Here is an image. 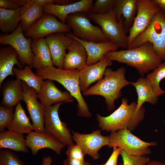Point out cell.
<instances>
[{"label":"cell","instance_id":"cell-22","mask_svg":"<svg viewBox=\"0 0 165 165\" xmlns=\"http://www.w3.org/2000/svg\"><path fill=\"white\" fill-rule=\"evenodd\" d=\"M31 49L34 56L33 67L37 70L54 66L48 46L45 37L32 39Z\"/></svg>","mask_w":165,"mask_h":165},{"label":"cell","instance_id":"cell-32","mask_svg":"<svg viewBox=\"0 0 165 165\" xmlns=\"http://www.w3.org/2000/svg\"><path fill=\"white\" fill-rule=\"evenodd\" d=\"M146 78L150 82L155 93L158 96L165 93V90L160 87V81L165 78V61L160 63L148 74Z\"/></svg>","mask_w":165,"mask_h":165},{"label":"cell","instance_id":"cell-44","mask_svg":"<svg viewBox=\"0 0 165 165\" xmlns=\"http://www.w3.org/2000/svg\"><path fill=\"white\" fill-rule=\"evenodd\" d=\"M145 165H165V163L157 160H150Z\"/></svg>","mask_w":165,"mask_h":165},{"label":"cell","instance_id":"cell-7","mask_svg":"<svg viewBox=\"0 0 165 165\" xmlns=\"http://www.w3.org/2000/svg\"><path fill=\"white\" fill-rule=\"evenodd\" d=\"M109 137V148L119 147L132 155L145 156L149 154L151 151L148 147L156 145L154 141L148 142L141 140L126 129L111 132Z\"/></svg>","mask_w":165,"mask_h":165},{"label":"cell","instance_id":"cell-29","mask_svg":"<svg viewBox=\"0 0 165 165\" xmlns=\"http://www.w3.org/2000/svg\"><path fill=\"white\" fill-rule=\"evenodd\" d=\"M21 8L9 10L0 8V30L2 32L12 33L17 29L20 22Z\"/></svg>","mask_w":165,"mask_h":165},{"label":"cell","instance_id":"cell-43","mask_svg":"<svg viewBox=\"0 0 165 165\" xmlns=\"http://www.w3.org/2000/svg\"><path fill=\"white\" fill-rule=\"evenodd\" d=\"M52 162V159L50 156H44L42 159V165H51Z\"/></svg>","mask_w":165,"mask_h":165},{"label":"cell","instance_id":"cell-23","mask_svg":"<svg viewBox=\"0 0 165 165\" xmlns=\"http://www.w3.org/2000/svg\"><path fill=\"white\" fill-rule=\"evenodd\" d=\"M137 0H116L113 8L117 22L122 20L124 29L128 34L137 12Z\"/></svg>","mask_w":165,"mask_h":165},{"label":"cell","instance_id":"cell-1","mask_svg":"<svg viewBox=\"0 0 165 165\" xmlns=\"http://www.w3.org/2000/svg\"><path fill=\"white\" fill-rule=\"evenodd\" d=\"M104 57L135 68L141 77L153 70L162 61L155 52L152 44L148 42L135 48L109 52Z\"/></svg>","mask_w":165,"mask_h":165},{"label":"cell","instance_id":"cell-36","mask_svg":"<svg viewBox=\"0 0 165 165\" xmlns=\"http://www.w3.org/2000/svg\"><path fill=\"white\" fill-rule=\"evenodd\" d=\"M14 108H9L0 105V132L5 131V128L13 120Z\"/></svg>","mask_w":165,"mask_h":165},{"label":"cell","instance_id":"cell-15","mask_svg":"<svg viewBox=\"0 0 165 165\" xmlns=\"http://www.w3.org/2000/svg\"><path fill=\"white\" fill-rule=\"evenodd\" d=\"M45 38L50 49L53 64L58 68L63 69L66 50L73 39L62 32L49 35Z\"/></svg>","mask_w":165,"mask_h":165},{"label":"cell","instance_id":"cell-2","mask_svg":"<svg viewBox=\"0 0 165 165\" xmlns=\"http://www.w3.org/2000/svg\"><path fill=\"white\" fill-rule=\"evenodd\" d=\"M128 102L126 98H123L119 108L108 116L97 114L99 127L111 132L125 129L131 131L135 129L144 119L145 109L142 106L136 112L137 103L133 102L129 105Z\"/></svg>","mask_w":165,"mask_h":165},{"label":"cell","instance_id":"cell-38","mask_svg":"<svg viewBox=\"0 0 165 165\" xmlns=\"http://www.w3.org/2000/svg\"><path fill=\"white\" fill-rule=\"evenodd\" d=\"M27 4V0H0V7L9 10L21 8Z\"/></svg>","mask_w":165,"mask_h":165},{"label":"cell","instance_id":"cell-31","mask_svg":"<svg viewBox=\"0 0 165 165\" xmlns=\"http://www.w3.org/2000/svg\"><path fill=\"white\" fill-rule=\"evenodd\" d=\"M31 68L26 65L23 69L14 67L13 72L16 79L24 82L28 86L33 88L37 93L41 89L43 79L35 74L32 72Z\"/></svg>","mask_w":165,"mask_h":165},{"label":"cell","instance_id":"cell-26","mask_svg":"<svg viewBox=\"0 0 165 165\" xmlns=\"http://www.w3.org/2000/svg\"><path fill=\"white\" fill-rule=\"evenodd\" d=\"M135 87L138 96L136 112L142 106L143 104L148 102L155 105L158 100V96L155 93L151 84L146 78L141 77L135 82H130Z\"/></svg>","mask_w":165,"mask_h":165},{"label":"cell","instance_id":"cell-16","mask_svg":"<svg viewBox=\"0 0 165 165\" xmlns=\"http://www.w3.org/2000/svg\"><path fill=\"white\" fill-rule=\"evenodd\" d=\"M37 98L45 107L59 103L72 102L74 98L68 91H62L55 85L53 80L44 81L39 91L37 93Z\"/></svg>","mask_w":165,"mask_h":165},{"label":"cell","instance_id":"cell-5","mask_svg":"<svg viewBox=\"0 0 165 165\" xmlns=\"http://www.w3.org/2000/svg\"><path fill=\"white\" fill-rule=\"evenodd\" d=\"M147 42L152 44L162 61H165V13L161 10L155 14L148 28L133 40L128 49L138 47Z\"/></svg>","mask_w":165,"mask_h":165},{"label":"cell","instance_id":"cell-18","mask_svg":"<svg viewBox=\"0 0 165 165\" xmlns=\"http://www.w3.org/2000/svg\"><path fill=\"white\" fill-rule=\"evenodd\" d=\"M65 34L78 41L83 46L87 55V65L97 63L104 58L106 53L110 51H116L119 48L118 46L110 41L100 42H87L75 36L71 32L66 33Z\"/></svg>","mask_w":165,"mask_h":165},{"label":"cell","instance_id":"cell-4","mask_svg":"<svg viewBox=\"0 0 165 165\" xmlns=\"http://www.w3.org/2000/svg\"><path fill=\"white\" fill-rule=\"evenodd\" d=\"M79 72L77 69L65 70L54 66L36 71V74L43 79L55 80L61 84L77 101V115L89 118L92 116L83 98L79 87Z\"/></svg>","mask_w":165,"mask_h":165},{"label":"cell","instance_id":"cell-11","mask_svg":"<svg viewBox=\"0 0 165 165\" xmlns=\"http://www.w3.org/2000/svg\"><path fill=\"white\" fill-rule=\"evenodd\" d=\"M137 12L127 38L128 47L148 28L155 14L161 10L153 0H137Z\"/></svg>","mask_w":165,"mask_h":165},{"label":"cell","instance_id":"cell-37","mask_svg":"<svg viewBox=\"0 0 165 165\" xmlns=\"http://www.w3.org/2000/svg\"><path fill=\"white\" fill-rule=\"evenodd\" d=\"M67 146L66 153L68 157L82 161L85 160V154L78 145L74 144Z\"/></svg>","mask_w":165,"mask_h":165},{"label":"cell","instance_id":"cell-12","mask_svg":"<svg viewBox=\"0 0 165 165\" xmlns=\"http://www.w3.org/2000/svg\"><path fill=\"white\" fill-rule=\"evenodd\" d=\"M71 29L66 24L61 23L55 16L44 13L27 30L24 32L28 38H35L45 37L57 32H70Z\"/></svg>","mask_w":165,"mask_h":165},{"label":"cell","instance_id":"cell-9","mask_svg":"<svg viewBox=\"0 0 165 165\" xmlns=\"http://www.w3.org/2000/svg\"><path fill=\"white\" fill-rule=\"evenodd\" d=\"M62 104L59 103L45 108L44 131L65 146L74 143L70 130L59 117L58 110Z\"/></svg>","mask_w":165,"mask_h":165},{"label":"cell","instance_id":"cell-40","mask_svg":"<svg viewBox=\"0 0 165 165\" xmlns=\"http://www.w3.org/2000/svg\"><path fill=\"white\" fill-rule=\"evenodd\" d=\"M63 165H90V163L85 160L82 161L67 157L63 161Z\"/></svg>","mask_w":165,"mask_h":165},{"label":"cell","instance_id":"cell-8","mask_svg":"<svg viewBox=\"0 0 165 165\" xmlns=\"http://www.w3.org/2000/svg\"><path fill=\"white\" fill-rule=\"evenodd\" d=\"M88 15L91 20L99 25L109 41L119 47L128 49L127 33L124 29L123 22L122 20L119 22L117 21L113 9L103 15L91 13Z\"/></svg>","mask_w":165,"mask_h":165},{"label":"cell","instance_id":"cell-42","mask_svg":"<svg viewBox=\"0 0 165 165\" xmlns=\"http://www.w3.org/2000/svg\"><path fill=\"white\" fill-rule=\"evenodd\" d=\"M160 9L161 10L165 13V0H153Z\"/></svg>","mask_w":165,"mask_h":165},{"label":"cell","instance_id":"cell-24","mask_svg":"<svg viewBox=\"0 0 165 165\" xmlns=\"http://www.w3.org/2000/svg\"><path fill=\"white\" fill-rule=\"evenodd\" d=\"M18 54L12 47L7 45L0 48V88L5 79L9 75H15L13 66L16 64L19 69L22 66L18 61Z\"/></svg>","mask_w":165,"mask_h":165},{"label":"cell","instance_id":"cell-20","mask_svg":"<svg viewBox=\"0 0 165 165\" xmlns=\"http://www.w3.org/2000/svg\"><path fill=\"white\" fill-rule=\"evenodd\" d=\"M112 64V61L104 57L94 64L86 65L79 72V87L81 91L86 90L89 86L103 78L106 69Z\"/></svg>","mask_w":165,"mask_h":165},{"label":"cell","instance_id":"cell-10","mask_svg":"<svg viewBox=\"0 0 165 165\" xmlns=\"http://www.w3.org/2000/svg\"><path fill=\"white\" fill-rule=\"evenodd\" d=\"M21 25L10 34L1 33L0 35V44L8 45L13 47L18 54V59L21 64H26L33 68V60L34 54L32 51L31 38L24 36Z\"/></svg>","mask_w":165,"mask_h":165},{"label":"cell","instance_id":"cell-35","mask_svg":"<svg viewBox=\"0 0 165 165\" xmlns=\"http://www.w3.org/2000/svg\"><path fill=\"white\" fill-rule=\"evenodd\" d=\"M120 154L123 160V165H145L150 160L145 156L131 155L123 150Z\"/></svg>","mask_w":165,"mask_h":165},{"label":"cell","instance_id":"cell-25","mask_svg":"<svg viewBox=\"0 0 165 165\" xmlns=\"http://www.w3.org/2000/svg\"><path fill=\"white\" fill-rule=\"evenodd\" d=\"M0 89L2 96L1 105L7 108H13L23 100L21 80L16 79L8 80L2 85Z\"/></svg>","mask_w":165,"mask_h":165},{"label":"cell","instance_id":"cell-6","mask_svg":"<svg viewBox=\"0 0 165 165\" xmlns=\"http://www.w3.org/2000/svg\"><path fill=\"white\" fill-rule=\"evenodd\" d=\"M89 13L77 12L68 15L66 24L73 31V35L85 41L96 42L109 41L101 28L90 22Z\"/></svg>","mask_w":165,"mask_h":165},{"label":"cell","instance_id":"cell-21","mask_svg":"<svg viewBox=\"0 0 165 165\" xmlns=\"http://www.w3.org/2000/svg\"><path fill=\"white\" fill-rule=\"evenodd\" d=\"M73 39L64 58L63 69L80 71L86 65L87 55L83 46L78 41Z\"/></svg>","mask_w":165,"mask_h":165},{"label":"cell","instance_id":"cell-17","mask_svg":"<svg viewBox=\"0 0 165 165\" xmlns=\"http://www.w3.org/2000/svg\"><path fill=\"white\" fill-rule=\"evenodd\" d=\"M93 3V0H81L64 6L48 3L43 6V11L44 13L52 14L66 24V17L71 14L80 12L89 13Z\"/></svg>","mask_w":165,"mask_h":165},{"label":"cell","instance_id":"cell-41","mask_svg":"<svg viewBox=\"0 0 165 165\" xmlns=\"http://www.w3.org/2000/svg\"><path fill=\"white\" fill-rule=\"evenodd\" d=\"M75 0H55V4L57 5L64 6L73 3Z\"/></svg>","mask_w":165,"mask_h":165},{"label":"cell","instance_id":"cell-45","mask_svg":"<svg viewBox=\"0 0 165 165\" xmlns=\"http://www.w3.org/2000/svg\"><path fill=\"white\" fill-rule=\"evenodd\" d=\"M118 165H123V163H120Z\"/></svg>","mask_w":165,"mask_h":165},{"label":"cell","instance_id":"cell-28","mask_svg":"<svg viewBox=\"0 0 165 165\" xmlns=\"http://www.w3.org/2000/svg\"><path fill=\"white\" fill-rule=\"evenodd\" d=\"M6 128L9 130L24 134H30L34 128L20 102L16 106L13 118Z\"/></svg>","mask_w":165,"mask_h":165},{"label":"cell","instance_id":"cell-13","mask_svg":"<svg viewBox=\"0 0 165 165\" xmlns=\"http://www.w3.org/2000/svg\"><path fill=\"white\" fill-rule=\"evenodd\" d=\"M23 89V100L25 102L32 121L34 130L38 132H45V107L37 100V93L33 88L21 81Z\"/></svg>","mask_w":165,"mask_h":165},{"label":"cell","instance_id":"cell-34","mask_svg":"<svg viewBox=\"0 0 165 165\" xmlns=\"http://www.w3.org/2000/svg\"><path fill=\"white\" fill-rule=\"evenodd\" d=\"M0 165H26L19 157L10 150L0 148Z\"/></svg>","mask_w":165,"mask_h":165},{"label":"cell","instance_id":"cell-39","mask_svg":"<svg viewBox=\"0 0 165 165\" xmlns=\"http://www.w3.org/2000/svg\"><path fill=\"white\" fill-rule=\"evenodd\" d=\"M113 148L112 153L106 163L101 164L95 165H117L118 156L120 154L122 149L120 148L117 147H114Z\"/></svg>","mask_w":165,"mask_h":165},{"label":"cell","instance_id":"cell-30","mask_svg":"<svg viewBox=\"0 0 165 165\" xmlns=\"http://www.w3.org/2000/svg\"><path fill=\"white\" fill-rule=\"evenodd\" d=\"M43 6L37 4H27L20 10V24L24 32L41 17L44 13Z\"/></svg>","mask_w":165,"mask_h":165},{"label":"cell","instance_id":"cell-33","mask_svg":"<svg viewBox=\"0 0 165 165\" xmlns=\"http://www.w3.org/2000/svg\"><path fill=\"white\" fill-rule=\"evenodd\" d=\"M116 0H96L91 6L89 13L103 15L112 10Z\"/></svg>","mask_w":165,"mask_h":165},{"label":"cell","instance_id":"cell-19","mask_svg":"<svg viewBox=\"0 0 165 165\" xmlns=\"http://www.w3.org/2000/svg\"><path fill=\"white\" fill-rule=\"evenodd\" d=\"M25 139L27 147L34 156L40 150L45 148L51 149L60 155L65 147L53 137L45 132L32 131L26 136Z\"/></svg>","mask_w":165,"mask_h":165},{"label":"cell","instance_id":"cell-3","mask_svg":"<svg viewBox=\"0 0 165 165\" xmlns=\"http://www.w3.org/2000/svg\"><path fill=\"white\" fill-rule=\"evenodd\" d=\"M126 69L121 67L115 71L107 68L103 78L98 81L94 85L82 93L85 96L98 95L105 99L107 108L109 111L115 108V101L122 96L121 90L130 84L125 77Z\"/></svg>","mask_w":165,"mask_h":165},{"label":"cell","instance_id":"cell-27","mask_svg":"<svg viewBox=\"0 0 165 165\" xmlns=\"http://www.w3.org/2000/svg\"><path fill=\"white\" fill-rule=\"evenodd\" d=\"M0 148L25 153L29 152L23 134L9 130L0 133Z\"/></svg>","mask_w":165,"mask_h":165},{"label":"cell","instance_id":"cell-14","mask_svg":"<svg viewBox=\"0 0 165 165\" xmlns=\"http://www.w3.org/2000/svg\"><path fill=\"white\" fill-rule=\"evenodd\" d=\"M72 138L76 144L81 148L84 154L91 156L93 160L100 157L98 151L102 147L109 145V136H103L101 130H96L89 134H82L72 131Z\"/></svg>","mask_w":165,"mask_h":165}]
</instances>
